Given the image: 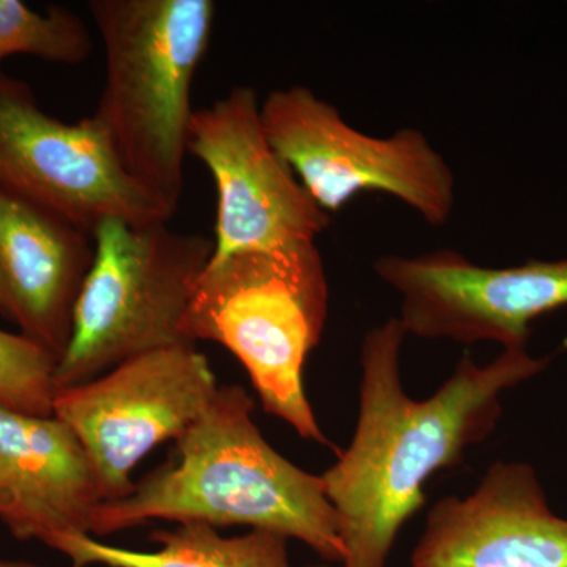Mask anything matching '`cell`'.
Returning <instances> with one entry per match:
<instances>
[{
  "instance_id": "6da1fadb",
  "label": "cell",
  "mask_w": 567,
  "mask_h": 567,
  "mask_svg": "<svg viewBox=\"0 0 567 567\" xmlns=\"http://www.w3.org/2000/svg\"><path fill=\"white\" fill-rule=\"evenodd\" d=\"M406 336L398 317L365 333L357 429L322 475L344 567H386L399 532L424 506L429 477L461 464L470 446L495 431L502 394L548 364L527 347H507L484 365L465 354L435 394L416 401L401 380Z\"/></svg>"
},
{
  "instance_id": "7a4b0ae2",
  "label": "cell",
  "mask_w": 567,
  "mask_h": 567,
  "mask_svg": "<svg viewBox=\"0 0 567 567\" xmlns=\"http://www.w3.org/2000/svg\"><path fill=\"white\" fill-rule=\"evenodd\" d=\"M240 385L219 386L210 405L175 442L177 461L158 466L128 495L103 502L91 535L153 520L249 527L297 539L319 557L342 563L339 520L322 476L298 468L275 450L252 420Z\"/></svg>"
},
{
  "instance_id": "3957f363",
  "label": "cell",
  "mask_w": 567,
  "mask_h": 567,
  "mask_svg": "<svg viewBox=\"0 0 567 567\" xmlns=\"http://www.w3.org/2000/svg\"><path fill=\"white\" fill-rule=\"evenodd\" d=\"M106 55L92 118L125 173L177 212L185 185L192 89L215 29L212 0H91Z\"/></svg>"
},
{
  "instance_id": "277c9868",
  "label": "cell",
  "mask_w": 567,
  "mask_h": 567,
  "mask_svg": "<svg viewBox=\"0 0 567 567\" xmlns=\"http://www.w3.org/2000/svg\"><path fill=\"white\" fill-rule=\"evenodd\" d=\"M330 286L316 241L230 254L205 268L182 323L189 344L216 342L244 364L265 412L328 445L305 390Z\"/></svg>"
},
{
  "instance_id": "5b68a950",
  "label": "cell",
  "mask_w": 567,
  "mask_h": 567,
  "mask_svg": "<svg viewBox=\"0 0 567 567\" xmlns=\"http://www.w3.org/2000/svg\"><path fill=\"white\" fill-rule=\"evenodd\" d=\"M92 237L95 256L55 369L58 390L89 382L137 354L189 344L183 319L215 252L212 238L171 229L169 223L107 219Z\"/></svg>"
},
{
  "instance_id": "8992f818",
  "label": "cell",
  "mask_w": 567,
  "mask_h": 567,
  "mask_svg": "<svg viewBox=\"0 0 567 567\" xmlns=\"http://www.w3.org/2000/svg\"><path fill=\"white\" fill-rule=\"evenodd\" d=\"M260 121L274 151L328 215L372 192L390 194L431 226L453 215L456 175L420 130L371 136L303 85L271 92Z\"/></svg>"
},
{
  "instance_id": "52a82bcc",
  "label": "cell",
  "mask_w": 567,
  "mask_h": 567,
  "mask_svg": "<svg viewBox=\"0 0 567 567\" xmlns=\"http://www.w3.org/2000/svg\"><path fill=\"white\" fill-rule=\"evenodd\" d=\"M207 357L193 344L137 354L111 371L62 388L54 416L69 425L91 458L104 502L133 491L132 473L164 442L178 439L218 391Z\"/></svg>"
},
{
  "instance_id": "ba28073f",
  "label": "cell",
  "mask_w": 567,
  "mask_h": 567,
  "mask_svg": "<svg viewBox=\"0 0 567 567\" xmlns=\"http://www.w3.org/2000/svg\"><path fill=\"white\" fill-rule=\"evenodd\" d=\"M0 186L93 234L107 219L169 223L173 215L123 169L92 115L47 114L24 81L0 71Z\"/></svg>"
},
{
  "instance_id": "9c48e42d",
  "label": "cell",
  "mask_w": 567,
  "mask_h": 567,
  "mask_svg": "<svg viewBox=\"0 0 567 567\" xmlns=\"http://www.w3.org/2000/svg\"><path fill=\"white\" fill-rule=\"evenodd\" d=\"M188 153L207 167L218 194L212 259L316 241L330 226V215L265 136L252 87L238 85L194 111Z\"/></svg>"
},
{
  "instance_id": "30bf717a",
  "label": "cell",
  "mask_w": 567,
  "mask_h": 567,
  "mask_svg": "<svg viewBox=\"0 0 567 567\" xmlns=\"http://www.w3.org/2000/svg\"><path fill=\"white\" fill-rule=\"evenodd\" d=\"M375 275L401 297L406 333L527 347L532 323L567 306V257L516 267H483L453 249L382 256Z\"/></svg>"
},
{
  "instance_id": "8fae6325",
  "label": "cell",
  "mask_w": 567,
  "mask_h": 567,
  "mask_svg": "<svg viewBox=\"0 0 567 567\" xmlns=\"http://www.w3.org/2000/svg\"><path fill=\"white\" fill-rule=\"evenodd\" d=\"M412 567H567V520L532 465L496 462L473 494L432 506Z\"/></svg>"
},
{
  "instance_id": "7c38bea8",
  "label": "cell",
  "mask_w": 567,
  "mask_h": 567,
  "mask_svg": "<svg viewBox=\"0 0 567 567\" xmlns=\"http://www.w3.org/2000/svg\"><path fill=\"white\" fill-rule=\"evenodd\" d=\"M93 256L91 234L0 186V316L58 361Z\"/></svg>"
},
{
  "instance_id": "4fadbf2b",
  "label": "cell",
  "mask_w": 567,
  "mask_h": 567,
  "mask_svg": "<svg viewBox=\"0 0 567 567\" xmlns=\"http://www.w3.org/2000/svg\"><path fill=\"white\" fill-rule=\"evenodd\" d=\"M104 502L91 458L69 425L0 405V520L18 540L91 535Z\"/></svg>"
},
{
  "instance_id": "5bb4252c",
  "label": "cell",
  "mask_w": 567,
  "mask_h": 567,
  "mask_svg": "<svg viewBox=\"0 0 567 567\" xmlns=\"http://www.w3.org/2000/svg\"><path fill=\"white\" fill-rule=\"evenodd\" d=\"M151 539L158 544L156 550L137 551L74 535L61 540L55 551L65 555L71 567H292L286 537L260 529L224 537L210 525L188 522L156 529Z\"/></svg>"
},
{
  "instance_id": "9a60e30c",
  "label": "cell",
  "mask_w": 567,
  "mask_h": 567,
  "mask_svg": "<svg viewBox=\"0 0 567 567\" xmlns=\"http://www.w3.org/2000/svg\"><path fill=\"white\" fill-rule=\"evenodd\" d=\"M92 44L84 21L65 7L39 11L21 0H0V61L11 55H31L78 65L91 58Z\"/></svg>"
},
{
  "instance_id": "2e32d148",
  "label": "cell",
  "mask_w": 567,
  "mask_h": 567,
  "mask_svg": "<svg viewBox=\"0 0 567 567\" xmlns=\"http://www.w3.org/2000/svg\"><path fill=\"white\" fill-rule=\"evenodd\" d=\"M58 358L25 336L0 330V405L22 415L54 416Z\"/></svg>"
},
{
  "instance_id": "e0dca14e",
  "label": "cell",
  "mask_w": 567,
  "mask_h": 567,
  "mask_svg": "<svg viewBox=\"0 0 567 567\" xmlns=\"http://www.w3.org/2000/svg\"><path fill=\"white\" fill-rule=\"evenodd\" d=\"M0 567H41L31 561H20V559L0 558Z\"/></svg>"
},
{
  "instance_id": "ac0fdd59",
  "label": "cell",
  "mask_w": 567,
  "mask_h": 567,
  "mask_svg": "<svg viewBox=\"0 0 567 567\" xmlns=\"http://www.w3.org/2000/svg\"><path fill=\"white\" fill-rule=\"evenodd\" d=\"M308 567H330V566L320 565V566H308Z\"/></svg>"
}]
</instances>
